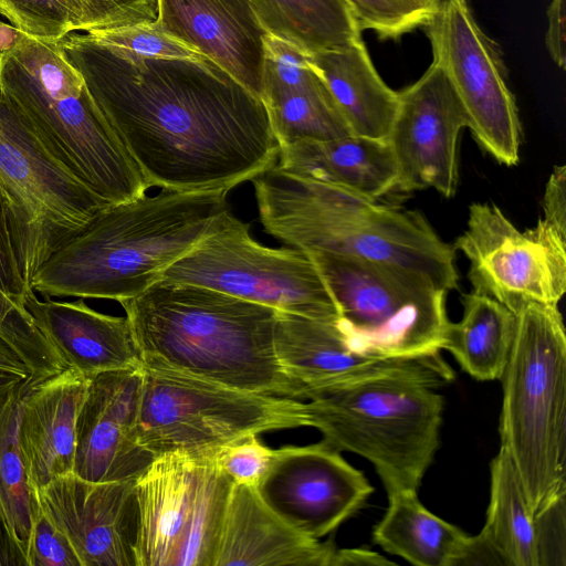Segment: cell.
<instances>
[{"label":"cell","mask_w":566,"mask_h":566,"mask_svg":"<svg viewBox=\"0 0 566 566\" xmlns=\"http://www.w3.org/2000/svg\"><path fill=\"white\" fill-rule=\"evenodd\" d=\"M57 42L149 188L230 191L275 166L263 102L213 63L125 56L86 32Z\"/></svg>","instance_id":"6da1fadb"},{"label":"cell","mask_w":566,"mask_h":566,"mask_svg":"<svg viewBox=\"0 0 566 566\" xmlns=\"http://www.w3.org/2000/svg\"><path fill=\"white\" fill-rule=\"evenodd\" d=\"M119 304L144 367L298 399L275 352L277 310L166 280Z\"/></svg>","instance_id":"7a4b0ae2"},{"label":"cell","mask_w":566,"mask_h":566,"mask_svg":"<svg viewBox=\"0 0 566 566\" xmlns=\"http://www.w3.org/2000/svg\"><path fill=\"white\" fill-rule=\"evenodd\" d=\"M228 190L177 191L109 205L41 264L30 287L45 297L120 301L145 292L227 210Z\"/></svg>","instance_id":"3957f363"},{"label":"cell","mask_w":566,"mask_h":566,"mask_svg":"<svg viewBox=\"0 0 566 566\" xmlns=\"http://www.w3.org/2000/svg\"><path fill=\"white\" fill-rule=\"evenodd\" d=\"M251 181L264 231L287 247L397 264L429 275L447 291L458 287L453 245L419 211L276 166Z\"/></svg>","instance_id":"277c9868"},{"label":"cell","mask_w":566,"mask_h":566,"mask_svg":"<svg viewBox=\"0 0 566 566\" xmlns=\"http://www.w3.org/2000/svg\"><path fill=\"white\" fill-rule=\"evenodd\" d=\"M0 93L53 158L109 205L146 195L136 163L59 42L25 34L0 52Z\"/></svg>","instance_id":"5b68a950"},{"label":"cell","mask_w":566,"mask_h":566,"mask_svg":"<svg viewBox=\"0 0 566 566\" xmlns=\"http://www.w3.org/2000/svg\"><path fill=\"white\" fill-rule=\"evenodd\" d=\"M499 432L532 515L566 496V333L557 304L516 314Z\"/></svg>","instance_id":"8992f818"},{"label":"cell","mask_w":566,"mask_h":566,"mask_svg":"<svg viewBox=\"0 0 566 566\" xmlns=\"http://www.w3.org/2000/svg\"><path fill=\"white\" fill-rule=\"evenodd\" d=\"M428 382L378 377L312 394L310 427L369 461L387 492L418 490L440 443L443 397Z\"/></svg>","instance_id":"52a82bcc"},{"label":"cell","mask_w":566,"mask_h":566,"mask_svg":"<svg viewBox=\"0 0 566 566\" xmlns=\"http://www.w3.org/2000/svg\"><path fill=\"white\" fill-rule=\"evenodd\" d=\"M307 253L337 305L338 326L356 350L381 357L440 353L450 322L449 291L429 275L356 256Z\"/></svg>","instance_id":"ba28073f"},{"label":"cell","mask_w":566,"mask_h":566,"mask_svg":"<svg viewBox=\"0 0 566 566\" xmlns=\"http://www.w3.org/2000/svg\"><path fill=\"white\" fill-rule=\"evenodd\" d=\"M310 427L305 402L144 367L140 443L155 457L212 454L249 434Z\"/></svg>","instance_id":"9c48e42d"},{"label":"cell","mask_w":566,"mask_h":566,"mask_svg":"<svg viewBox=\"0 0 566 566\" xmlns=\"http://www.w3.org/2000/svg\"><path fill=\"white\" fill-rule=\"evenodd\" d=\"M0 186L29 286L50 254L109 206L53 158L1 93Z\"/></svg>","instance_id":"30bf717a"},{"label":"cell","mask_w":566,"mask_h":566,"mask_svg":"<svg viewBox=\"0 0 566 566\" xmlns=\"http://www.w3.org/2000/svg\"><path fill=\"white\" fill-rule=\"evenodd\" d=\"M161 280L210 287L232 296L316 319L337 321V305L310 254L270 248L229 210L205 238L168 268Z\"/></svg>","instance_id":"8fae6325"},{"label":"cell","mask_w":566,"mask_h":566,"mask_svg":"<svg viewBox=\"0 0 566 566\" xmlns=\"http://www.w3.org/2000/svg\"><path fill=\"white\" fill-rule=\"evenodd\" d=\"M232 484L213 454L156 457L135 482L137 566H213Z\"/></svg>","instance_id":"7c38bea8"},{"label":"cell","mask_w":566,"mask_h":566,"mask_svg":"<svg viewBox=\"0 0 566 566\" xmlns=\"http://www.w3.org/2000/svg\"><path fill=\"white\" fill-rule=\"evenodd\" d=\"M423 28L432 62L452 85L474 139L497 163L516 165L521 122L497 43L478 24L467 0H440Z\"/></svg>","instance_id":"4fadbf2b"},{"label":"cell","mask_w":566,"mask_h":566,"mask_svg":"<svg viewBox=\"0 0 566 566\" xmlns=\"http://www.w3.org/2000/svg\"><path fill=\"white\" fill-rule=\"evenodd\" d=\"M453 248L469 261L473 292L514 314L530 302L558 304L565 294L566 237L542 219L520 231L497 206L474 202Z\"/></svg>","instance_id":"5bb4252c"},{"label":"cell","mask_w":566,"mask_h":566,"mask_svg":"<svg viewBox=\"0 0 566 566\" xmlns=\"http://www.w3.org/2000/svg\"><path fill=\"white\" fill-rule=\"evenodd\" d=\"M277 359L298 399L317 391L378 377H407L438 388L454 379L439 353L381 357L356 350L337 321L277 311L274 332Z\"/></svg>","instance_id":"9a60e30c"},{"label":"cell","mask_w":566,"mask_h":566,"mask_svg":"<svg viewBox=\"0 0 566 566\" xmlns=\"http://www.w3.org/2000/svg\"><path fill=\"white\" fill-rule=\"evenodd\" d=\"M255 490L279 517L312 538L334 532L374 492L365 474L324 440L276 449Z\"/></svg>","instance_id":"2e32d148"},{"label":"cell","mask_w":566,"mask_h":566,"mask_svg":"<svg viewBox=\"0 0 566 566\" xmlns=\"http://www.w3.org/2000/svg\"><path fill=\"white\" fill-rule=\"evenodd\" d=\"M399 93L387 142L398 168L396 189L433 188L446 198L458 187V140L468 127L465 112L442 69L427 71Z\"/></svg>","instance_id":"e0dca14e"},{"label":"cell","mask_w":566,"mask_h":566,"mask_svg":"<svg viewBox=\"0 0 566 566\" xmlns=\"http://www.w3.org/2000/svg\"><path fill=\"white\" fill-rule=\"evenodd\" d=\"M135 482H91L70 473L35 494L71 542L82 566H137L139 505Z\"/></svg>","instance_id":"ac0fdd59"},{"label":"cell","mask_w":566,"mask_h":566,"mask_svg":"<svg viewBox=\"0 0 566 566\" xmlns=\"http://www.w3.org/2000/svg\"><path fill=\"white\" fill-rule=\"evenodd\" d=\"M143 370L91 378L76 421L75 475L99 483L136 480L156 458L138 434Z\"/></svg>","instance_id":"d6986e66"},{"label":"cell","mask_w":566,"mask_h":566,"mask_svg":"<svg viewBox=\"0 0 566 566\" xmlns=\"http://www.w3.org/2000/svg\"><path fill=\"white\" fill-rule=\"evenodd\" d=\"M156 21L260 98L265 31L250 0H159Z\"/></svg>","instance_id":"ffe728a7"},{"label":"cell","mask_w":566,"mask_h":566,"mask_svg":"<svg viewBox=\"0 0 566 566\" xmlns=\"http://www.w3.org/2000/svg\"><path fill=\"white\" fill-rule=\"evenodd\" d=\"M339 548L308 537L279 517L255 486L233 483L213 566H337Z\"/></svg>","instance_id":"44dd1931"},{"label":"cell","mask_w":566,"mask_h":566,"mask_svg":"<svg viewBox=\"0 0 566 566\" xmlns=\"http://www.w3.org/2000/svg\"><path fill=\"white\" fill-rule=\"evenodd\" d=\"M24 307L66 367L88 378L111 370L144 368L126 316L97 312L83 298L40 300L33 290L28 292Z\"/></svg>","instance_id":"7402d4cb"},{"label":"cell","mask_w":566,"mask_h":566,"mask_svg":"<svg viewBox=\"0 0 566 566\" xmlns=\"http://www.w3.org/2000/svg\"><path fill=\"white\" fill-rule=\"evenodd\" d=\"M91 378L74 368L30 387L24 395L18 439L29 482L34 491L73 473L76 421Z\"/></svg>","instance_id":"603a6c76"},{"label":"cell","mask_w":566,"mask_h":566,"mask_svg":"<svg viewBox=\"0 0 566 566\" xmlns=\"http://www.w3.org/2000/svg\"><path fill=\"white\" fill-rule=\"evenodd\" d=\"M275 166L312 181L379 199L396 189L398 168L387 140L349 135L280 146Z\"/></svg>","instance_id":"cb8c5ba5"},{"label":"cell","mask_w":566,"mask_h":566,"mask_svg":"<svg viewBox=\"0 0 566 566\" xmlns=\"http://www.w3.org/2000/svg\"><path fill=\"white\" fill-rule=\"evenodd\" d=\"M313 60L352 134L387 140L399 93L378 74L364 41L313 54Z\"/></svg>","instance_id":"d4e9b609"},{"label":"cell","mask_w":566,"mask_h":566,"mask_svg":"<svg viewBox=\"0 0 566 566\" xmlns=\"http://www.w3.org/2000/svg\"><path fill=\"white\" fill-rule=\"evenodd\" d=\"M387 494L388 507L373 531L375 544L417 566L464 565L472 536L430 512L417 490Z\"/></svg>","instance_id":"484cf974"},{"label":"cell","mask_w":566,"mask_h":566,"mask_svg":"<svg viewBox=\"0 0 566 566\" xmlns=\"http://www.w3.org/2000/svg\"><path fill=\"white\" fill-rule=\"evenodd\" d=\"M462 318L449 322L442 349L478 380H500L512 349L516 316L497 301L475 292L462 295Z\"/></svg>","instance_id":"4316f807"},{"label":"cell","mask_w":566,"mask_h":566,"mask_svg":"<svg viewBox=\"0 0 566 566\" xmlns=\"http://www.w3.org/2000/svg\"><path fill=\"white\" fill-rule=\"evenodd\" d=\"M490 503L479 533L505 566H541L536 518L532 515L516 468L500 447L490 464Z\"/></svg>","instance_id":"83f0119b"},{"label":"cell","mask_w":566,"mask_h":566,"mask_svg":"<svg viewBox=\"0 0 566 566\" xmlns=\"http://www.w3.org/2000/svg\"><path fill=\"white\" fill-rule=\"evenodd\" d=\"M260 27L316 54L363 40L346 0H250Z\"/></svg>","instance_id":"f1b7e54d"},{"label":"cell","mask_w":566,"mask_h":566,"mask_svg":"<svg viewBox=\"0 0 566 566\" xmlns=\"http://www.w3.org/2000/svg\"><path fill=\"white\" fill-rule=\"evenodd\" d=\"M29 387L28 378L0 407V512L24 558L33 517L39 506L18 439L22 401Z\"/></svg>","instance_id":"f546056e"},{"label":"cell","mask_w":566,"mask_h":566,"mask_svg":"<svg viewBox=\"0 0 566 566\" xmlns=\"http://www.w3.org/2000/svg\"><path fill=\"white\" fill-rule=\"evenodd\" d=\"M280 146L353 135L328 88L281 91L261 97Z\"/></svg>","instance_id":"4dcf8cb0"},{"label":"cell","mask_w":566,"mask_h":566,"mask_svg":"<svg viewBox=\"0 0 566 566\" xmlns=\"http://www.w3.org/2000/svg\"><path fill=\"white\" fill-rule=\"evenodd\" d=\"M86 33L113 52L125 56L210 63L198 50L165 31L157 21Z\"/></svg>","instance_id":"1f68e13d"},{"label":"cell","mask_w":566,"mask_h":566,"mask_svg":"<svg viewBox=\"0 0 566 566\" xmlns=\"http://www.w3.org/2000/svg\"><path fill=\"white\" fill-rule=\"evenodd\" d=\"M0 337L21 357L38 382L64 368L65 364L35 326L28 311L0 290Z\"/></svg>","instance_id":"d6a6232c"},{"label":"cell","mask_w":566,"mask_h":566,"mask_svg":"<svg viewBox=\"0 0 566 566\" xmlns=\"http://www.w3.org/2000/svg\"><path fill=\"white\" fill-rule=\"evenodd\" d=\"M313 54L271 33L263 34L261 96L281 91L325 90Z\"/></svg>","instance_id":"836d02e7"},{"label":"cell","mask_w":566,"mask_h":566,"mask_svg":"<svg viewBox=\"0 0 566 566\" xmlns=\"http://www.w3.org/2000/svg\"><path fill=\"white\" fill-rule=\"evenodd\" d=\"M361 30L381 40H397L423 27L434 11L417 0H346Z\"/></svg>","instance_id":"e575fe53"},{"label":"cell","mask_w":566,"mask_h":566,"mask_svg":"<svg viewBox=\"0 0 566 566\" xmlns=\"http://www.w3.org/2000/svg\"><path fill=\"white\" fill-rule=\"evenodd\" d=\"M73 31L120 28L158 18L159 0H67Z\"/></svg>","instance_id":"d590c367"},{"label":"cell","mask_w":566,"mask_h":566,"mask_svg":"<svg viewBox=\"0 0 566 566\" xmlns=\"http://www.w3.org/2000/svg\"><path fill=\"white\" fill-rule=\"evenodd\" d=\"M0 13L40 40L57 42L74 32L67 0H0Z\"/></svg>","instance_id":"8d00e7d4"},{"label":"cell","mask_w":566,"mask_h":566,"mask_svg":"<svg viewBox=\"0 0 566 566\" xmlns=\"http://www.w3.org/2000/svg\"><path fill=\"white\" fill-rule=\"evenodd\" d=\"M274 449L265 446L258 434L239 438L213 452L218 467L233 483L256 486L269 470Z\"/></svg>","instance_id":"74e56055"},{"label":"cell","mask_w":566,"mask_h":566,"mask_svg":"<svg viewBox=\"0 0 566 566\" xmlns=\"http://www.w3.org/2000/svg\"><path fill=\"white\" fill-rule=\"evenodd\" d=\"M25 564L27 566H82L71 542L40 503L32 522Z\"/></svg>","instance_id":"f35d334b"},{"label":"cell","mask_w":566,"mask_h":566,"mask_svg":"<svg viewBox=\"0 0 566 566\" xmlns=\"http://www.w3.org/2000/svg\"><path fill=\"white\" fill-rule=\"evenodd\" d=\"M0 290L19 306L32 289L24 281L14 252L7 205L0 186Z\"/></svg>","instance_id":"ab89813d"},{"label":"cell","mask_w":566,"mask_h":566,"mask_svg":"<svg viewBox=\"0 0 566 566\" xmlns=\"http://www.w3.org/2000/svg\"><path fill=\"white\" fill-rule=\"evenodd\" d=\"M565 497L535 516L541 552V566L565 565Z\"/></svg>","instance_id":"60d3db41"},{"label":"cell","mask_w":566,"mask_h":566,"mask_svg":"<svg viewBox=\"0 0 566 566\" xmlns=\"http://www.w3.org/2000/svg\"><path fill=\"white\" fill-rule=\"evenodd\" d=\"M542 220L566 237V166H555L545 187Z\"/></svg>","instance_id":"b9f144b4"},{"label":"cell","mask_w":566,"mask_h":566,"mask_svg":"<svg viewBox=\"0 0 566 566\" xmlns=\"http://www.w3.org/2000/svg\"><path fill=\"white\" fill-rule=\"evenodd\" d=\"M565 2L566 0L551 1L547 8V31L545 34L547 51L552 60L562 69L566 64Z\"/></svg>","instance_id":"7bdbcfd3"},{"label":"cell","mask_w":566,"mask_h":566,"mask_svg":"<svg viewBox=\"0 0 566 566\" xmlns=\"http://www.w3.org/2000/svg\"><path fill=\"white\" fill-rule=\"evenodd\" d=\"M0 566H27L25 558L12 539L0 512Z\"/></svg>","instance_id":"ee69618b"},{"label":"cell","mask_w":566,"mask_h":566,"mask_svg":"<svg viewBox=\"0 0 566 566\" xmlns=\"http://www.w3.org/2000/svg\"><path fill=\"white\" fill-rule=\"evenodd\" d=\"M0 369L19 374L25 378L31 371L21 357L0 337Z\"/></svg>","instance_id":"f6af8a7d"},{"label":"cell","mask_w":566,"mask_h":566,"mask_svg":"<svg viewBox=\"0 0 566 566\" xmlns=\"http://www.w3.org/2000/svg\"><path fill=\"white\" fill-rule=\"evenodd\" d=\"M27 33L0 21V52H7L14 49Z\"/></svg>","instance_id":"bcb514c9"},{"label":"cell","mask_w":566,"mask_h":566,"mask_svg":"<svg viewBox=\"0 0 566 566\" xmlns=\"http://www.w3.org/2000/svg\"><path fill=\"white\" fill-rule=\"evenodd\" d=\"M24 379L28 378L12 371L0 369V407Z\"/></svg>","instance_id":"7dc6e473"},{"label":"cell","mask_w":566,"mask_h":566,"mask_svg":"<svg viewBox=\"0 0 566 566\" xmlns=\"http://www.w3.org/2000/svg\"><path fill=\"white\" fill-rule=\"evenodd\" d=\"M422 4L427 6L430 10L434 11L440 2V0H417Z\"/></svg>","instance_id":"c3c4849f"}]
</instances>
